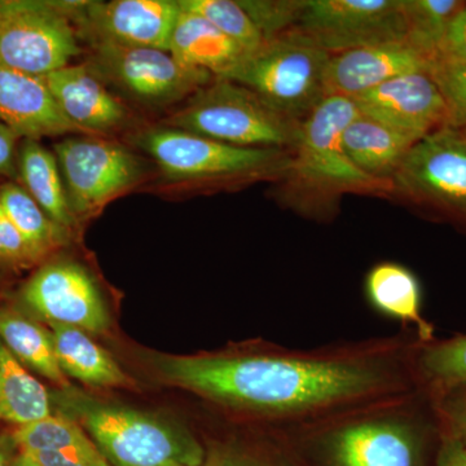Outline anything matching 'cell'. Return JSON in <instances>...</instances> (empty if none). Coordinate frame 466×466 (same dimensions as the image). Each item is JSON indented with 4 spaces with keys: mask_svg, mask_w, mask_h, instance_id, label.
<instances>
[{
    "mask_svg": "<svg viewBox=\"0 0 466 466\" xmlns=\"http://www.w3.org/2000/svg\"><path fill=\"white\" fill-rule=\"evenodd\" d=\"M61 413L90 435L112 466H202L207 451L186 429L82 394L52 395Z\"/></svg>",
    "mask_w": 466,
    "mask_h": 466,
    "instance_id": "cell-3",
    "label": "cell"
},
{
    "mask_svg": "<svg viewBox=\"0 0 466 466\" xmlns=\"http://www.w3.org/2000/svg\"><path fill=\"white\" fill-rule=\"evenodd\" d=\"M84 54L56 0H0V66L45 76Z\"/></svg>",
    "mask_w": 466,
    "mask_h": 466,
    "instance_id": "cell-10",
    "label": "cell"
},
{
    "mask_svg": "<svg viewBox=\"0 0 466 466\" xmlns=\"http://www.w3.org/2000/svg\"><path fill=\"white\" fill-rule=\"evenodd\" d=\"M368 303L382 317L412 327L420 341H434L433 327L422 317L421 287L406 266L381 262L373 266L364 281Z\"/></svg>",
    "mask_w": 466,
    "mask_h": 466,
    "instance_id": "cell-19",
    "label": "cell"
},
{
    "mask_svg": "<svg viewBox=\"0 0 466 466\" xmlns=\"http://www.w3.org/2000/svg\"><path fill=\"white\" fill-rule=\"evenodd\" d=\"M58 364L66 377L95 388H126L130 377L90 334L66 325H51Z\"/></svg>",
    "mask_w": 466,
    "mask_h": 466,
    "instance_id": "cell-23",
    "label": "cell"
},
{
    "mask_svg": "<svg viewBox=\"0 0 466 466\" xmlns=\"http://www.w3.org/2000/svg\"><path fill=\"white\" fill-rule=\"evenodd\" d=\"M392 192L466 219V128L443 126L408 150Z\"/></svg>",
    "mask_w": 466,
    "mask_h": 466,
    "instance_id": "cell-12",
    "label": "cell"
},
{
    "mask_svg": "<svg viewBox=\"0 0 466 466\" xmlns=\"http://www.w3.org/2000/svg\"><path fill=\"white\" fill-rule=\"evenodd\" d=\"M238 3L265 42L291 32L303 8V0H238Z\"/></svg>",
    "mask_w": 466,
    "mask_h": 466,
    "instance_id": "cell-31",
    "label": "cell"
},
{
    "mask_svg": "<svg viewBox=\"0 0 466 466\" xmlns=\"http://www.w3.org/2000/svg\"><path fill=\"white\" fill-rule=\"evenodd\" d=\"M449 109V126L466 127V66L434 63L431 69Z\"/></svg>",
    "mask_w": 466,
    "mask_h": 466,
    "instance_id": "cell-32",
    "label": "cell"
},
{
    "mask_svg": "<svg viewBox=\"0 0 466 466\" xmlns=\"http://www.w3.org/2000/svg\"><path fill=\"white\" fill-rule=\"evenodd\" d=\"M434 60L410 39L330 55L325 72L327 96H360L397 76L431 73Z\"/></svg>",
    "mask_w": 466,
    "mask_h": 466,
    "instance_id": "cell-16",
    "label": "cell"
},
{
    "mask_svg": "<svg viewBox=\"0 0 466 466\" xmlns=\"http://www.w3.org/2000/svg\"><path fill=\"white\" fill-rule=\"evenodd\" d=\"M0 122L23 139L86 135L58 108L41 76L0 66Z\"/></svg>",
    "mask_w": 466,
    "mask_h": 466,
    "instance_id": "cell-18",
    "label": "cell"
},
{
    "mask_svg": "<svg viewBox=\"0 0 466 466\" xmlns=\"http://www.w3.org/2000/svg\"><path fill=\"white\" fill-rule=\"evenodd\" d=\"M444 434L466 446V385L433 398Z\"/></svg>",
    "mask_w": 466,
    "mask_h": 466,
    "instance_id": "cell-34",
    "label": "cell"
},
{
    "mask_svg": "<svg viewBox=\"0 0 466 466\" xmlns=\"http://www.w3.org/2000/svg\"><path fill=\"white\" fill-rule=\"evenodd\" d=\"M41 78L61 112L86 135L106 137L130 124V110L86 64Z\"/></svg>",
    "mask_w": 466,
    "mask_h": 466,
    "instance_id": "cell-17",
    "label": "cell"
},
{
    "mask_svg": "<svg viewBox=\"0 0 466 466\" xmlns=\"http://www.w3.org/2000/svg\"><path fill=\"white\" fill-rule=\"evenodd\" d=\"M21 309L48 325H66L88 334L109 328L99 288L84 266L69 259L47 260L18 293Z\"/></svg>",
    "mask_w": 466,
    "mask_h": 466,
    "instance_id": "cell-14",
    "label": "cell"
},
{
    "mask_svg": "<svg viewBox=\"0 0 466 466\" xmlns=\"http://www.w3.org/2000/svg\"><path fill=\"white\" fill-rule=\"evenodd\" d=\"M86 66L101 81L149 108L184 103L216 76L179 63L167 51L97 43L90 46Z\"/></svg>",
    "mask_w": 466,
    "mask_h": 466,
    "instance_id": "cell-9",
    "label": "cell"
},
{
    "mask_svg": "<svg viewBox=\"0 0 466 466\" xmlns=\"http://www.w3.org/2000/svg\"><path fill=\"white\" fill-rule=\"evenodd\" d=\"M202 466H272L259 461V460L249 458L238 451L231 449H216L207 453L204 465Z\"/></svg>",
    "mask_w": 466,
    "mask_h": 466,
    "instance_id": "cell-38",
    "label": "cell"
},
{
    "mask_svg": "<svg viewBox=\"0 0 466 466\" xmlns=\"http://www.w3.org/2000/svg\"><path fill=\"white\" fill-rule=\"evenodd\" d=\"M412 330L314 349L251 346L156 358L162 379L278 431L419 391Z\"/></svg>",
    "mask_w": 466,
    "mask_h": 466,
    "instance_id": "cell-1",
    "label": "cell"
},
{
    "mask_svg": "<svg viewBox=\"0 0 466 466\" xmlns=\"http://www.w3.org/2000/svg\"><path fill=\"white\" fill-rule=\"evenodd\" d=\"M11 466H43V465L39 464V462L36 461L35 459H33L32 456L27 455V453L20 452V451H18L16 458L14 459V461H12Z\"/></svg>",
    "mask_w": 466,
    "mask_h": 466,
    "instance_id": "cell-41",
    "label": "cell"
},
{
    "mask_svg": "<svg viewBox=\"0 0 466 466\" xmlns=\"http://www.w3.org/2000/svg\"><path fill=\"white\" fill-rule=\"evenodd\" d=\"M47 259L25 240L0 208V269L23 271Z\"/></svg>",
    "mask_w": 466,
    "mask_h": 466,
    "instance_id": "cell-33",
    "label": "cell"
},
{
    "mask_svg": "<svg viewBox=\"0 0 466 466\" xmlns=\"http://www.w3.org/2000/svg\"><path fill=\"white\" fill-rule=\"evenodd\" d=\"M56 5L72 21L79 39L90 46L106 43L167 52L182 11L179 0H56Z\"/></svg>",
    "mask_w": 466,
    "mask_h": 466,
    "instance_id": "cell-13",
    "label": "cell"
},
{
    "mask_svg": "<svg viewBox=\"0 0 466 466\" xmlns=\"http://www.w3.org/2000/svg\"><path fill=\"white\" fill-rule=\"evenodd\" d=\"M437 466H466V446L458 440L443 435Z\"/></svg>",
    "mask_w": 466,
    "mask_h": 466,
    "instance_id": "cell-39",
    "label": "cell"
},
{
    "mask_svg": "<svg viewBox=\"0 0 466 466\" xmlns=\"http://www.w3.org/2000/svg\"><path fill=\"white\" fill-rule=\"evenodd\" d=\"M20 452H66L94 443L78 421L64 413H51L32 424L18 426L12 433Z\"/></svg>",
    "mask_w": 466,
    "mask_h": 466,
    "instance_id": "cell-28",
    "label": "cell"
},
{
    "mask_svg": "<svg viewBox=\"0 0 466 466\" xmlns=\"http://www.w3.org/2000/svg\"><path fill=\"white\" fill-rule=\"evenodd\" d=\"M359 115L422 139L449 126V109L431 73L400 76L351 99Z\"/></svg>",
    "mask_w": 466,
    "mask_h": 466,
    "instance_id": "cell-15",
    "label": "cell"
},
{
    "mask_svg": "<svg viewBox=\"0 0 466 466\" xmlns=\"http://www.w3.org/2000/svg\"><path fill=\"white\" fill-rule=\"evenodd\" d=\"M358 116L354 101L334 95L325 97L300 122L283 174L289 195L297 201H330L348 192H392L391 184L377 182L359 171L343 150V130Z\"/></svg>",
    "mask_w": 466,
    "mask_h": 466,
    "instance_id": "cell-4",
    "label": "cell"
},
{
    "mask_svg": "<svg viewBox=\"0 0 466 466\" xmlns=\"http://www.w3.org/2000/svg\"><path fill=\"white\" fill-rule=\"evenodd\" d=\"M17 170V183L57 226L72 233L79 223L70 208L55 153L38 140L23 139L18 149Z\"/></svg>",
    "mask_w": 466,
    "mask_h": 466,
    "instance_id": "cell-22",
    "label": "cell"
},
{
    "mask_svg": "<svg viewBox=\"0 0 466 466\" xmlns=\"http://www.w3.org/2000/svg\"><path fill=\"white\" fill-rule=\"evenodd\" d=\"M293 32L330 55L410 39L403 0H303Z\"/></svg>",
    "mask_w": 466,
    "mask_h": 466,
    "instance_id": "cell-11",
    "label": "cell"
},
{
    "mask_svg": "<svg viewBox=\"0 0 466 466\" xmlns=\"http://www.w3.org/2000/svg\"><path fill=\"white\" fill-rule=\"evenodd\" d=\"M420 395L377 401L279 433L290 451L319 466H425L429 426L417 406Z\"/></svg>",
    "mask_w": 466,
    "mask_h": 466,
    "instance_id": "cell-2",
    "label": "cell"
},
{
    "mask_svg": "<svg viewBox=\"0 0 466 466\" xmlns=\"http://www.w3.org/2000/svg\"><path fill=\"white\" fill-rule=\"evenodd\" d=\"M23 137L7 125L0 122V177L9 182H18V149Z\"/></svg>",
    "mask_w": 466,
    "mask_h": 466,
    "instance_id": "cell-37",
    "label": "cell"
},
{
    "mask_svg": "<svg viewBox=\"0 0 466 466\" xmlns=\"http://www.w3.org/2000/svg\"><path fill=\"white\" fill-rule=\"evenodd\" d=\"M435 63L466 66V5L460 9L447 27Z\"/></svg>",
    "mask_w": 466,
    "mask_h": 466,
    "instance_id": "cell-35",
    "label": "cell"
},
{
    "mask_svg": "<svg viewBox=\"0 0 466 466\" xmlns=\"http://www.w3.org/2000/svg\"><path fill=\"white\" fill-rule=\"evenodd\" d=\"M329 58V52L291 30L245 55L219 78L245 86L281 115L302 122L327 97Z\"/></svg>",
    "mask_w": 466,
    "mask_h": 466,
    "instance_id": "cell-7",
    "label": "cell"
},
{
    "mask_svg": "<svg viewBox=\"0 0 466 466\" xmlns=\"http://www.w3.org/2000/svg\"><path fill=\"white\" fill-rule=\"evenodd\" d=\"M0 208L25 240L46 258L70 240L72 233L57 226L17 182L0 186Z\"/></svg>",
    "mask_w": 466,
    "mask_h": 466,
    "instance_id": "cell-26",
    "label": "cell"
},
{
    "mask_svg": "<svg viewBox=\"0 0 466 466\" xmlns=\"http://www.w3.org/2000/svg\"><path fill=\"white\" fill-rule=\"evenodd\" d=\"M18 453L17 444L12 434H0V466H11Z\"/></svg>",
    "mask_w": 466,
    "mask_h": 466,
    "instance_id": "cell-40",
    "label": "cell"
},
{
    "mask_svg": "<svg viewBox=\"0 0 466 466\" xmlns=\"http://www.w3.org/2000/svg\"><path fill=\"white\" fill-rule=\"evenodd\" d=\"M464 5L458 0H403L410 41L435 63L447 27Z\"/></svg>",
    "mask_w": 466,
    "mask_h": 466,
    "instance_id": "cell-29",
    "label": "cell"
},
{
    "mask_svg": "<svg viewBox=\"0 0 466 466\" xmlns=\"http://www.w3.org/2000/svg\"><path fill=\"white\" fill-rule=\"evenodd\" d=\"M299 124L245 86L216 76L161 125L242 148L290 150Z\"/></svg>",
    "mask_w": 466,
    "mask_h": 466,
    "instance_id": "cell-5",
    "label": "cell"
},
{
    "mask_svg": "<svg viewBox=\"0 0 466 466\" xmlns=\"http://www.w3.org/2000/svg\"><path fill=\"white\" fill-rule=\"evenodd\" d=\"M52 395L0 341V420L23 426L50 416Z\"/></svg>",
    "mask_w": 466,
    "mask_h": 466,
    "instance_id": "cell-25",
    "label": "cell"
},
{
    "mask_svg": "<svg viewBox=\"0 0 466 466\" xmlns=\"http://www.w3.org/2000/svg\"><path fill=\"white\" fill-rule=\"evenodd\" d=\"M131 143L173 183L253 179L284 174L289 164V150L242 148L164 125L137 131Z\"/></svg>",
    "mask_w": 466,
    "mask_h": 466,
    "instance_id": "cell-6",
    "label": "cell"
},
{
    "mask_svg": "<svg viewBox=\"0 0 466 466\" xmlns=\"http://www.w3.org/2000/svg\"><path fill=\"white\" fill-rule=\"evenodd\" d=\"M419 390L431 398L466 385V334L420 343L415 358Z\"/></svg>",
    "mask_w": 466,
    "mask_h": 466,
    "instance_id": "cell-27",
    "label": "cell"
},
{
    "mask_svg": "<svg viewBox=\"0 0 466 466\" xmlns=\"http://www.w3.org/2000/svg\"><path fill=\"white\" fill-rule=\"evenodd\" d=\"M0 341L23 366L67 388V377L58 364L51 329L21 309H0Z\"/></svg>",
    "mask_w": 466,
    "mask_h": 466,
    "instance_id": "cell-24",
    "label": "cell"
},
{
    "mask_svg": "<svg viewBox=\"0 0 466 466\" xmlns=\"http://www.w3.org/2000/svg\"><path fill=\"white\" fill-rule=\"evenodd\" d=\"M179 5L186 11L200 15L245 51L258 50L265 43L262 34L238 0H179Z\"/></svg>",
    "mask_w": 466,
    "mask_h": 466,
    "instance_id": "cell-30",
    "label": "cell"
},
{
    "mask_svg": "<svg viewBox=\"0 0 466 466\" xmlns=\"http://www.w3.org/2000/svg\"><path fill=\"white\" fill-rule=\"evenodd\" d=\"M180 9L168 50L179 63L225 76L249 54L200 15Z\"/></svg>",
    "mask_w": 466,
    "mask_h": 466,
    "instance_id": "cell-21",
    "label": "cell"
},
{
    "mask_svg": "<svg viewBox=\"0 0 466 466\" xmlns=\"http://www.w3.org/2000/svg\"><path fill=\"white\" fill-rule=\"evenodd\" d=\"M416 142L419 140L361 115L352 119L342 134L343 150L352 165L377 182L388 184Z\"/></svg>",
    "mask_w": 466,
    "mask_h": 466,
    "instance_id": "cell-20",
    "label": "cell"
},
{
    "mask_svg": "<svg viewBox=\"0 0 466 466\" xmlns=\"http://www.w3.org/2000/svg\"><path fill=\"white\" fill-rule=\"evenodd\" d=\"M466 128V127H465Z\"/></svg>",
    "mask_w": 466,
    "mask_h": 466,
    "instance_id": "cell-42",
    "label": "cell"
},
{
    "mask_svg": "<svg viewBox=\"0 0 466 466\" xmlns=\"http://www.w3.org/2000/svg\"><path fill=\"white\" fill-rule=\"evenodd\" d=\"M76 222L144 183L148 167L137 153L106 137L72 135L54 146Z\"/></svg>",
    "mask_w": 466,
    "mask_h": 466,
    "instance_id": "cell-8",
    "label": "cell"
},
{
    "mask_svg": "<svg viewBox=\"0 0 466 466\" xmlns=\"http://www.w3.org/2000/svg\"><path fill=\"white\" fill-rule=\"evenodd\" d=\"M30 456L43 466H112L95 443L66 452H43Z\"/></svg>",
    "mask_w": 466,
    "mask_h": 466,
    "instance_id": "cell-36",
    "label": "cell"
}]
</instances>
